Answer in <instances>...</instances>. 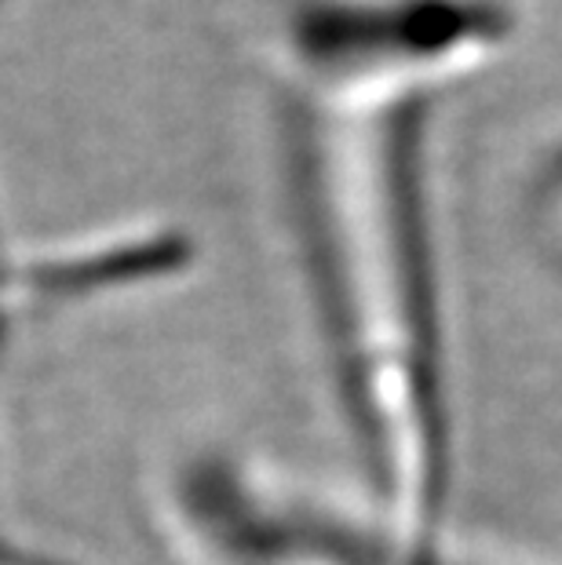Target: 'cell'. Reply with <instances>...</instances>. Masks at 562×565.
<instances>
[{
	"instance_id": "6da1fadb",
	"label": "cell",
	"mask_w": 562,
	"mask_h": 565,
	"mask_svg": "<svg viewBox=\"0 0 562 565\" xmlns=\"http://www.w3.org/2000/svg\"><path fill=\"white\" fill-rule=\"evenodd\" d=\"M505 0H296L285 11L289 95L380 106L432 95L505 47Z\"/></svg>"
},
{
	"instance_id": "7a4b0ae2",
	"label": "cell",
	"mask_w": 562,
	"mask_h": 565,
	"mask_svg": "<svg viewBox=\"0 0 562 565\" xmlns=\"http://www.w3.org/2000/svg\"><path fill=\"white\" fill-rule=\"evenodd\" d=\"M190 259L194 248L172 226H121L114 234H85L38 252H15L11 281L19 315L30 318L165 285L179 278Z\"/></svg>"
},
{
	"instance_id": "3957f363",
	"label": "cell",
	"mask_w": 562,
	"mask_h": 565,
	"mask_svg": "<svg viewBox=\"0 0 562 565\" xmlns=\"http://www.w3.org/2000/svg\"><path fill=\"white\" fill-rule=\"evenodd\" d=\"M11 259H15V248H8L0 242V369H4L8 335L15 329V321H22L19 303H15V281H11Z\"/></svg>"
},
{
	"instance_id": "277c9868",
	"label": "cell",
	"mask_w": 562,
	"mask_h": 565,
	"mask_svg": "<svg viewBox=\"0 0 562 565\" xmlns=\"http://www.w3.org/2000/svg\"><path fill=\"white\" fill-rule=\"evenodd\" d=\"M0 565H70V562L41 555V551H30L22 544H11L8 536H0Z\"/></svg>"
},
{
	"instance_id": "5b68a950",
	"label": "cell",
	"mask_w": 562,
	"mask_h": 565,
	"mask_svg": "<svg viewBox=\"0 0 562 565\" xmlns=\"http://www.w3.org/2000/svg\"><path fill=\"white\" fill-rule=\"evenodd\" d=\"M0 8H4V0H0Z\"/></svg>"
}]
</instances>
